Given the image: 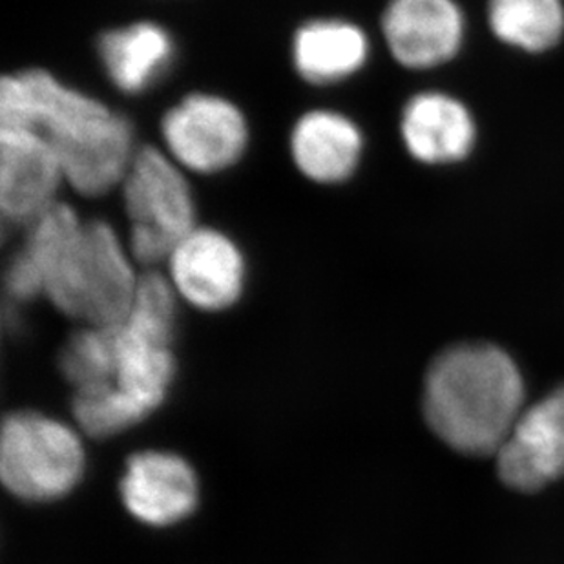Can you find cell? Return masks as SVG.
Returning a JSON list of instances; mask_svg holds the SVG:
<instances>
[{
	"instance_id": "obj_1",
	"label": "cell",
	"mask_w": 564,
	"mask_h": 564,
	"mask_svg": "<svg viewBox=\"0 0 564 564\" xmlns=\"http://www.w3.org/2000/svg\"><path fill=\"white\" fill-rule=\"evenodd\" d=\"M0 128L41 133L59 160L64 182L86 197L123 185L139 150L124 116L46 69L6 75Z\"/></svg>"
},
{
	"instance_id": "obj_2",
	"label": "cell",
	"mask_w": 564,
	"mask_h": 564,
	"mask_svg": "<svg viewBox=\"0 0 564 564\" xmlns=\"http://www.w3.org/2000/svg\"><path fill=\"white\" fill-rule=\"evenodd\" d=\"M524 386L516 364L490 344H460L435 358L424 386L427 424L466 455H497L521 416Z\"/></svg>"
},
{
	"instance_id": "obj_3",
	"label": "cell",
	"mask_w": 564,
	"mask_h": 564,
	"mask_svg": "<svg viewBox=\"0 0 564 564\" xmlns=\"http://www.w3.org/2000/svg\"><path fill=\"white\" fill-rule=\"evenodd\" d=\"M112 225L94 219L80 227L55 261L46 296L69 318L90 327H112L132 311L141 276Z\"/></svg>"
},
{
	"instance_id": "obj_4",
	"label": "cell",
	"mask_w": 564,
	"mask_h": 564,
	"mask_svg": "<svg viewBox=\"0 0 564 564\" xmlns=\"http://www.w3.org/2000/svg\"><path fill=\"white\" fill-rule=\"evenodd\" d=\"M130 219L128 251L141 265L166 263L177 243L196 229V203L182 166L154 147L133 158L123 182Z\"/></svg>"
},
{
	"instance_id": "obj_5",
	"label": "cell",
	"mask_w": 564,
	"mask_h": 564,
	"mask_svg": "<svg viewBox=\"0 0 564 564\" xmlns=\"http://www.w3.org/2000/svg\"><path fill=\"white\" fill-rule=\"evenodd\" d=\"M176 322V291L169 278L147 272L139 280L132 311L113 325L118 386L144 415L165 399L174 377L171 344Z\"/></svg>"
},
{
	"instance_id": "obj_6",
	"label": "cell",
	"mask_w": 564,
	"mask_h": 564,
	"mask_svg": "<svg viewBox=\"0 0 564 564\" xmlns=\"http://www.w3.org/2000/svg\"><path fill=\"white\" fill-rule=\"evenodd\" d=\"M85 471V449L63 422L39 413L8 416L0 442V475L24 501H55L74 490Z\"/></svg>"
},
{
	"instance_id": "obj_7",
	"label": "cell",
	"mask_w": 564,
	"mask_h": 564,
	"mask_svg": "<svg viewBox=\"0 0 564 564\" xmlns=\"http://www.w3.org/2000/svg\"><path fill=\"white\" fill-rule=\"evenodd\" d=\"M166 154L183 171L219 174L246 154L249 124L235 102L214 94H188L161 121Z\"/></svg>"
},
{
	"instance_id": "obj_8",
	"label": "cell",
	"mask_w": 564,
	"mask_h": 564,
	"mask_svg": "<svg viewBox=\"0 0 564 564\" xmlns=\"http://www.w3.org/2000/svg\"><path fill=\"white\" fill-rule=\"evenodd\" d=\"M169 282L197 310H229L246 289V256L230 236L213 227L192 229L166 261Z\"/></svg>"
},
{
	"instance_id": "obj_9",
	"label": "cell",
	"mask_w": 564,
	"mask_h": 564,
	"mask_svg": "<svg viewBox=\"0 0 564 564\" xmlns=\"http://www.w3.org/2000/svg\"><path fill=\"white\" fill-rule=\"evenodd\" d=\"M499 475L519 491H535L564 474V388L530 405L497 453Z\"/></svg>"
},
{
	"instance_id": "obj_10",
	"label": "cell",
	"mask_w": 564,
	"mask_h": 564,
	"mask_svg": "<svg viewBox=\"0 0 564 564\" xmlns=\"http://www.w3.org/2000/svg\"><path fill=\"white\" fill-rule=\"evenodd\" d=\"M63 169L37 132L0 130V208L4 221L24 225L57 203Z\"/></svg>"
},
{
	"instance_id": "obj_11",
	"label": "cell",
	"mask_w": 564,
	"mask_h": 564,
	"mask_svg": "<svg viewBox=\"0 0 564 564\" xmlns=\"http://www.w3.org/2000/svg\"><path fill=\"white\" fill-rule=\"evenodd\" d=\"M382 32L389 52L405 68H433L457 54L464 37L455 0H389Z\"/></svg>"
},
{
	"instance_id": "obj_12",
	"label": "cell",
	"mask_w": 564,
	"mask_h": 564,
	"mask_svg": "<svg viewBox=\"0 0 564 564\" xmlns=\"http://www.w3.org/2000/svg\"><path fill=\"white\" fill-rule=\"evenodd\" d=\"M127 510L150 527H169L191 516L197 505V479L172 453L144 452L128 460L121 480Z\"/></svg>"
},
{
	"instance_id": "obj_13",
	"label": "cell",
	"mask_w": 564,
	"mask_h": 564,
	"mask_svg": "<svg viewBox=\"0 0 564 564\" xmlns=\"http://www.w3.org/2000/svg\"><path fill=\"white\" fill-rule=\"evenodd\" d=\"M362 152L360 128L335 110H311L291 132L294 165L302 176L319 185L347 182L357 172Z\"/></svg>"
},
{
	"instance_id": "obj_14",
	"label": "cell",
	"mask_w": 564,
	"mask_h": 564,
	"mask_svg": "<svg viewBox=\"0 0 564 564\" xmlns=\"http://www.w3.org/2000/svg\"><path fill=\"white\" fill-rule=\"evenodd\" d=\"M405 149L426 165L460 161L475 143V123L463 102L438 91L411 97L402 112Z\"/></svg>"
},
{
	"instance_id": "obj_15",
	"label": "cell",
	"mask_w": 564,
	"mask_h": 564,
	"mask_svg": "<svg viewBox=\"0 0 564 564\" xmlns=\"http://www.w3.org/2000/svg\"><path fill=\"white\" fill-rule=\"evenodd\" d=\"M97 57L119 91L139 96L160 83L176 57L171 33L155 22L112 28L97 41Z\"/></svg>"
},
{
	"instance_id": "obj_16",
	"label": "cell",
	"mask_w": 564,
	"mask_h": 564,
	"mask_svg": "<svg viewBox=\"0 0 564 564\" xmlns=\"http://www.w3.org/2000/svg\"><path fill=\"white\" fill-rule=\"evenodd\" d=\"M369 57V39L351 22L316 19L294 33L293 64L311 85H336L364 68Z\"/></svg>"
},
{
	"instance_id": "obj_17",
	"label": "cell",
	"mask_w": 564,
	"mask_h": 564,
	"mask_svg": "<svg viewBox=\"0 0 564 564\" xmlns=\"http://www.w3.org/2000/svg\"><path fill=\"white\" fill-rule=\"evenodd\" d=\"M83 227L74 208L57 202L26 225L21 249L6 269V291L15 302L46 293V280L64 247Z\"/></svg>"
},
{
	"instance_id": "obj_18",
	"label": "cell",
	"mask_w": 564,
	"mask_h": 564,
	"mask_svg": "<svg viewBox=\"0 0 564 564\" xmlns=\"http://www.w3.org/2000/svg\"><path fill=\"white\" fill-rule=\"evenodd\" d=\"M488 19L502 43L524 52H544L563 35V0H490Z\"/></svg>"
},
{
	"instance_id": "obj_19",
	"label": "cell",
	"mask_w": 564,
	"mask_h": 564,
	"mask_svg": "<svg viewBox=\"0 0 564 564\" xmlns=\"http://www.w3.org/2000/svg\"><path fill=\"white\" fill-rule=\"evenodd\" d=\"M64 377L77 391L102 388L116 383L118 352L112 327H90L75 333L61 355Z\"/></svg>"
},
{
	"instance_id": "obj_20",
	"label": "cell",
	"mask_w": 564,
	"mask_h": 564,
	"mask_svg": "<svg viewBox=\"0 0 564 564\" xmlns=\"http://www.w3.org/2000/svg\"><path fill=\"white\" fill-rule=\"evenodd\" d=\"M74 413L79 426L91 437H112L147 416L116 383L77 391Z\"/></svg>"
}]
</instances>
